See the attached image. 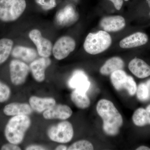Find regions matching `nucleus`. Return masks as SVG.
<instances>
[{
	"label": "nucleus",
	"mask_w": 150,
	"mask_h": 150,
	"mask_svg": "<svg viewBox=\"0 0 150 150\" xmlns=\"http://www.w3.org/2000/svg\"><path fill=\"white\" fill-rule=\"evenodd\" d=\"M96 110L103 121L105 133L111 136L118 134L123 125V119L113 103L108 100H100L97 104Z\"/></svg>",
	"instance_id": "f257e3e1"
},
{
	"label": "nucleus",
	"mask_w": 150,
	"mask_h": 150,
	"mask_svg": "<svg viewBox=\"0 0 150 150\" xmlns=\"http://www.w3.org/2000/svg\"><path fill=\"white\" fill-rule=\"evenodd\" d=\"M31 123V120L28 115L12 116L8 121L5 128L4 136L6 139L9 143L15 144H21Z\"/></svg>",
	"instance_id": "f03ea898"
},
{
	"label": "nucleus",
	"mask_w": 150,
	"mask_h": 150,
	"mask_svg": "<svg viewBox=\"0 0 150 150\" xmlns=\"http://www.w3.org/2000/svg\"><path fill=\"white\" fill-rule=\"evenodd\" d=\"M111 43L110 34L106 31L100 30L89 33L84 43V49L89 54L96 55L107 50Z\"/></svg>",
	"instance_id": "7ed1b4c3"
},
{
	"label": "nucleus",
	"mask_w": 150,
	"mask_h": 150,
	"mask_svg": "<svg viewBox=\"0 0 150 150\" xmlns=\"http://www.w3.org/2000/svg\"><path fill=\"white\" fill-rule=\"evenodd\" d=\"M26 7L25 0H0V20L14 21L24 12Z\"/></svg>",
	"instance_id": "20e7f679"
},
{
	"label": "nucleus",
	"mask_w": 150,
	"mask_h": 150,
	"mask_svg": "<svg viewBox=\"0 0 150 150\" xmlns=\"http://www.w3.org/2000/svg\"><path fill=\"white\" fill-rule=\"evenodd\" d=\"M48 138L53 142L66 144L72 139L74 129L71 123L68 121L60 122L51 126L47 131Z\"/></svg>",
	"instance_id": "39448f33"
},
{
	"label": "nucleus",
	"mask_w": 150,
	"mask_h": 150,
	"mask_svg": "<svg viewBox=\"0 0 150 150\" xmlns=\"http://www.w3.org/2000/svg\"><path fill=\"white\" fill-rule=\"evenodd\" d=\"M110 80L112 85L117 91L125 89L129 95L133 96L137 92V86L131 76H129L123 70H118L110 74Z\"/></svg>",
	"instance_id": "423d86ee"
},
{
	"label": "nucleus",
	"mask_w": 150,
	"mask_h": 150,
	"mask_svg": "<svg viewBox=\"0 0 150 150\" xmlns=\"http://www.w3.org/2000/svg\"><path fill=\"white\" fill-rule=\"evenodd\" d=\"M30 71V67L25 62L18 59L12 60L9 65L11 82L14 85L18 86L25 82Z\"/></svg>",
	"instance_id": "0eeeda50"
},
{
	"label": "nucleus",
	"mask_w": 150,
	"mask_h": 150,
	"mask_svg": "<svg viewBox=\"0 0 150 150\" xmlns=\"http://www.w3.org/2000/svg\"><path fill=\"white\" fill-rule=\"evenodd\" d=\"M76 46V42L73 38L70 36H63L54 44L52 49L53 55L57 60H63L74 50Z\"/></svg>",
	"instance_id": "6e6552de"
},
{
	"label": "nucleus",
	"mask_w": 150,
	"mask_h": 150,
	"mask_svg": "<svg viewBox=\"0 0 150 150\" xmlns=\"http://www.w3.org/2000/svg\"><path fill=\"white\" fill-rule=\"evenodd\" d=\"M29 37L36 46L39 55L43 57L51 56L53 49L52 43L50 40L42 37L40 30H32L29 33Z\"/></svg>",
	"instance_id": "1a4fd4ad"
},
{
	"label": "nucleus",
	"mask_w": 150,
	"mask_h": 150,
	"mask_svg": "<svg viewBox=\"0 0 150 150\" xmlns=\"http://www.w3.org/2000/svg\"><path fill=\"white\" fill-rule=\"evenodd\" d=\"M51 63L49 57H43L34 60L29 67L33 76L38 82H42L45 79V71Z\"/></svg>",
	"instance_id": "9d476101"
},
{
	"label": "nucleus",
	"mask_w": 150,
	"mask_h": 150,
	"mask_svg": "<svg viewBox=\"0 0 150 150\" xmlns=\"http://www.w3.org/2000/svg\"><path fill=\"white\" fill-rule=\"evenodd\" d=\"M72 110L68 105L55 104L43 112V117L47 120L60 119L64 120L69 118L72 115Z\"/></svg>",
	"instance_id": "9b49d317"
},
{
	"label": "nucleus",
	"mask_w": 150,
	"mask_h": 150,
	"mask_svg": "<svg viewBox=\"0 0 150 150\" xmlns=\"http://www.w3.org/2000/svg\"><path fill=\"white\" fill-rule=\"evenodd\" d=\"M100 25L106 32H116L125 27L126 21L121 16H106L100 21Z\"/></svg>",
	"instance_id": "f8f14e48"
},
{
	"label": "nucleus",
	"mask_w": 150,
	"mask_h": 150,
	"mask_svg": "<svg viewBox=\"0 0 150 150\" xmlns=\"http://www.w3.org/2000/svg\"><path fill=\"white\" fill-rule=\"evenodd\" d=\"M91 85L90 82L83 72L77 71L74 73L69 81V86L71 88L78 90L86 93Z\"/></svg>",
	"instance_id": "ddd939ff"
},
{
	"label": "nucleus",
	"mask_w": 150,
	"mask_h": 150,
	"mask_svg": "<svg viewBox=\"0 0 150 150\" xmlns=\"http://www.w3.org/2000/svg\"><path fill=\"white\" fill-rule=\"evenodd\" d=\"M32 108L26 103L13 102L5 106L3 112L6 115L14 116L19 115H29L33 112Z\"/></svg>",
	"instance_id": "4468645a"
},
{
	"label": "nucleus",
	"mask_w": 150,
	"mask_h": 150,
	"mask_svg": "<svg viewBox=\"0 0 150 150\" xmlns=\"http://www.w3.org/2000/svg\"><path fill=\"white\" fill-rule=\"evenodd\" d=\"M149 38L146 33L137 32L123 38L119 45L123 48H131L143 46L147 43Z\"/></svg>",
	"instance_id": "2eb2a0df"
},
{
	"label": "nucleus",
	"mask_w": 150,
	"mask_h": 150,
	"mask_svg": "<svg viewBox=\"0 0 150 150\" xmlns=\"http://www.w3.org/2000/svg\"><path fill=\"white\" fill-rule=\"evenodd\" d=\"M129 69L134 76L139 79H144L150 76V66L139 58H134L129 62Z\"/></svg>",
	"instance_id": "dca6fc26"
},
{
	"label": "nucleus",
	"mask_w": 150,
	"mask_h": 150,
	"mask_svg": "<svg viewBox=\"0 0 150 150\" xmlns=\"http://www.w3.org/2000/svg\"><path fill=\"white\" fill-rule=\"evenodd\" d=\"M29 105L33 110L41 113L56 104V100L53 98H41L36 96L30 97Z\"/></svg>",
	"instance_id": "f3484780"
},
{
	"label": "nucleus",
	"mask_w": 150,
	"mask_h": 150,
	"mask_svg": "<svg viewBox=\"0 0 150 150\" xmlns=\"http://www.w3.org/2000/svg\"><path fill=\"white\" fill-rule=\"evenodd\" d=\"M11 54L14 58L21 59L27 63H31L38 56L37 52L34 48L21 46H16Z\"/></svg>",
	"instance_id": "a211bd4d"
},
{
	"label": "nucleus",
	"mask_w": 150,
	"mask_h": 150,
	"mask_svg": "<svg viewBox=\"0 0 150 150\" xmlns=\"http://www.w3.org/2000/svg\"><path fill=\"white\" fill-rule=\"evenodd\" d=\"M124 62L120 57H113L108 59L100 69V72L103 75L111 74L113 72L123 69Z\"/></svg>",
	"instance_id": "6ab92c4d"
},
{
	"label": "nucleus",
	"mask_w": 150,
	"mask_h": 150,
	"mask_svg": "<svg viewBox=\"0 0 150 150\" xmlns=\"http://www.w3.org/2000/svg\"><path fill=\"white\" fill-rule=\"evenodd\" d=\"M71 98L73 103L80 109H86L90 105V100L85 92L74 89L71 93Z\"/></svg>",
	"instance_id": "aec40b11"
},
{
	"label": "nucleus",
	"mask_w": 150,
	"mask_h": 150,
	"mask_svg": "<svg viewBox=\"0 0 150 150\" xmlns=\"http://www.w3.org/2000/svg\"><path fill=\"white\" fill-rule=\"evenodd\" d=\"M13 42L8 38L0 39V65L6 61L12 51Z\"/></svg>",
	"instance_id": "412c9836"
},
{
	"label": "nucleus",
	"mask_w": 150,
	"mask_h": 150,
	"mask_svg": "<svg viewBox=\"0 0 150 150\" xmlns=\"http://www.w3.org/2000/svg\"><path fill=\"white\" fill-rule=\"evenodd\" d=\"M132 120L134 124L139 127L148 125L145 116V108H139L135 110L132 116Z\"/></svg>",
	"instance_id": "4be33fe9"
},
{
	"label": "nucleus",
	"mask_w": 150,
	"mask_h": 150,
	"mask_svg": "<svg viewBox=\"0 0 150 150\" xmlns=\"http://www.w3.org/2000/svg\"><path fill=\"white\" fill-rule=\"evenodd\" d=\"M136 93L137 98L141 101H146L150 98V88L146 83H140L137 87Z\"/></svg>",
	"instance_id": "5701e85b"
},
{
	"label": "nucleus",
	"mask_w": 150,
	"mask_h": 150,
	"mask_svg": "<svg viewBox=\"0 0 150 150\" xmlns=\"http://www.w3.org/2000/svg\"><path fill=\"white\" fill-rule=\"evenodd\" d=\"M93 149L91 142L85 140L76 142L68 148L69 150H92Z\"/></svg>",
	"instance_id": "b1692460"
},
{
	"label": "nucleus",
	"mask_w": 150,
	"mask_h": 150,
	"mask_svg": "<svg viewBox=\"0 0 150 150\" xmlns=\"http://www.w3.org/2000/svg\"><path fill=\"white\" fill-rule=\"evenodd\" d=\"M11 91L7 85L0 81V103L7 101L10 98Z\"/></svg>",
	"instance_id": "393cba45"
},
{
	"label": "nucleus",
	"mask_w": 150,
	"mask_h": 150,
	"mask_svg": "<svg viewBox=\"0 0 150 150\" xmlns=\"http://www.w3.org/2000/svg\"><path fill=\"white\" fill-rule=\"evenodd\" d=\"M35 1L45 10H49L56 6V0H35Z\"/></svg>",
	"instance_id": "a878e982"
},
{
	"label": "nucleus",
	"mask_w": 150,
	"mask_h": 150,
	"mask_svg": "<svg viewBox=\"0 0 150 150\" xmlns=\"http://www.w3.org/2000/svg\"><path fill=\"white\" fill-rule=\"evenodd\" d=\"M18 145L12 143H9L5 144L1 147V150H21V148Z\"/></svg>",
	"instance_id": "bb28decb"
},
{
	"label": "nucleus",
	"mask_w": 150,
	"mask_h": 150,
	"mask_svg": "<svg viewBox=\"0 0 150 150\" xmlns=\"http://www.w3.org/2000/svg\"><path fill=\"white\" fill-rule=\"evenodd\" d=\"M114 4L115 8L118 10H120L123 4V0H109Z\"/></svg>",
	"instance_id": "cd10ccee"
},
{
	"label": "nucleus",
	"mask_w": 150,
	"mask_h": 150,
	"mask_svg": "<svg viewBox=\"0 0 150 150\" xmlns=\"http://www.w3.org/2000/svg\"><path fill=\"white\" fill-rule=\"evenodd\" d=\"M46 148L40 146V145H30L25 148L26 150H46Z\"/></svg>",
	"instance_id": "c85d7f7f"
},
{
	"label": "nucleus",
	"mask_w": 150,
	"mask_h": 150,
	"mask_svg": "<svg viewBox=\"0 0 150 150\" xmlns=\"http://www.w3.org/2000/svg\"><path fill=\"white\" fill-rule=\"evenodd\" d=\"M145 116L148 124L150 125V104L145 108Z\"/></svg>",
	"instance_id": "c756f323"
},
{
	"label": "nucleus",
	"mask_w": 150,
	"mask_h": 150,
	"mask_svg": "<svg viewBox=\"0 0 150 150\" xmlns=\"http://www.w3.org/2000/svg\"><path fill=\"white\" fill-rule=\"evenodd\" d=\"M55 150H68V148L65 145H61L56 147Z\"/></svg>",
	"instance_id": "7c9ffc66"
},
{
	"label": "nucleus",
	"mask_w": 150,
	"mask_h": 150,
	"mask_svg": "<svg viewBox=\"0 0 150 150\" xmlns=\"http://www.w3.org/2000/svg\"><path fill=\"white\" fill-rule=\"evenodd\" d=\"M137 150H150V148L146 146H142L136 149Z\"/></svg>",
	"instance_id": "2f4dec72"
},
{
	"label": "nucleus",
	"mask_w": 150,
	"mask_h": 150,
	"mask_svg": "<svg viewBox=\"0 0 150 150\" xmlns=\"http://www.w3.org/2000/svg\"><path fill=\"white\" fill-rule=\"evenodd\" d=\"M147 1L148 3V4H149V6L150 8V0H146ZM149 16L150 17V12L149 13Z\"/></svg>",
	"instance_id": "473e14b6"
},
{
	"label": "nucleus",
	"mask_w": 150,
	"mask_h": 150,
	"mask_svg": "<svg viewBox=\"0 0 150 150\" xmlns=\"http://www.w3.org/2000/svg\"><path fill=\"white\" fill-rule=\"evenodd\" d=\"M125 1H129V0H125Z\"/></svg>",
	"instance_id": "72a5a7b5"
}]
</instances>
